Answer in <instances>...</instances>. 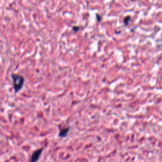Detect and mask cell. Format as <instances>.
Here are the masks:
<instances>
[{
    "label": "cell",
    "mask_w": 162,
    "mask_h": 162,
    "mask_svg": "<svg viewBox=\"0 0 162 162\" xmlns=\"http://www.w3.org/2000/svg\"><path fill=\"white\" fill-rule=\"evenodd\" d=\"M12 78L13 80V86L15 93H18L22 89L23 84L25 82L24 77L22 76L20 74H16L12 73Z\"/></svg>",
    "instance_id": "obj_1"
},
{
    "label": "cell",
    "mask_w": 162,
    "mask_h": 162,
    "mask_svg": "<svg viewBox=\"0 0 162 162\" xmlns=\"http://www.w3.org/2000/svg\"><path fill=\"white\" fill-rule=\"evenodd\" d=\"M43 151V148L37 149V150H35L33 153H32V155L31 157V162H37L39 160L41 153Z\"/></svg>",
    "instance_id": "obj_2"
},
{
    "label": "cell",
    "mask_w": 162,
    "mask_h": 162,
    "mask_svg": "<svg viewBox=\"0 0 162 162\" xmlns=\"http://www.w3.org/2000/svg\"><path fill=\"white\" fill-rule=\"evenodd\" d=\"M70 131V127H63L60 128V131L58 133V136L60 138H65Z\"/></svg>",
    "instance_id": "obj_3"
},
{
    "label": "cell",
    "mask_w": 162,
    "mask_h": 162,
    "mask_svg": "<svg viewBox=\"0 0 162 162\" xmlns=\"http://www.w3.org/2000/svg\"><path fill=\"white\" fill-rule=\"evenodd\" d=\"M130 20H131V17L130 16H127L124 18V23L126 25H128L129 22H130Z\"/></svg>",
    "instance_id": "obj_4"
},
{
    "label": "cell",
    "mask_w": 162,
    "mask_h": 162,
    "mask_svg": "<svg viewBox=\"0 0 162 162\" xmlns=\"http://www.w3.org/2000/svg\"><path fill=\"white\" fill-rule=\"evenodd\" d=\"M73 30L74 32H78L79 30V27H73Z\"/></svg>",
    "instance_id": "obj_5"
}]
</instances>
